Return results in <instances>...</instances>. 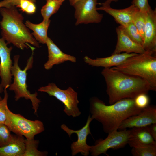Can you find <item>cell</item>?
I'll return each mask as SVG.
<instances>
[{
	"label": "cell",
	"mask_w": 156,
	"mask_h": 156,
	"mask_svg": "<svg viewBox=\"0 0 156 156\" xmlns=\"http://www.w3.org/2000/svg\"><path fill=\"white\" fill-rule=\"evenodd\" d=\"M143 109L136 107L134 99H122L110 105H106L96 97H92L90 100L91 118L100 122L104 131L107 134L118 130L124 120Z\"/></svg>",
	"instance_id": "6da1fadb"
},
{
	"label": "cell",
	"mask_w": 156,
	"mask_h": 156,
	"mask_svg": "<svg viewBox=\"0 0 156 156\" xmlns=\"http://www.w3.org/2000/svg\"><path fill=\"white\" fill-rule=\"evenodd\" d=\"M101 74L105 81L110 105L122 99H134L140 94H148L151 90L150 84L144 79L112 67L104 68Z\"/></svg>",
	"instance_id": "7a4b0ae2"
},
{
	"label": "cell",
	"mask_w": 156,
	"mask_h": 156,
	"mask_svg": "<svg viewBox=\"0 0 156 156\" xmlns=\"http://www.w3.org/2000/svg\"><path fill=\"white\" fill-rule=\"evenodd\" d=\"M0 13L2 17L0 22L2 38L7 44H12L21 50L29 48V44L40 47L38 42L23 23V17L15 6L0 8Z\"/></svg>",
	"instance_id": "3957f363"
},
{
	"label": "cell",
	"mask_w": 156,
	"mask_h": 156,
	"mask_svg": "<svg viewBox=\"0 0 156 156\" xmlns=\"http://www.w3.org/2000/svg\"><path fill=\"white\" fill-rule=\"evenodd\" d=\"M125 73L144 79L151 90H156V57L152 52L146 51L127 59L120 65L112 67Z\"/></svg>",
	"instance_id": "277c9868"
},
{
	"label": "cell",
	"mask_w": 156,
	"mask_h": 156,
	"mask_svg": "<svg viewBox=\"0 0 156 156\" xmlns=\"http://www.w3.org/2000/svg\"><path fill=\"white\" fill-rule=\"evenodd\" d=\"M29 47L32 51L31 55L27 60L26 66L23 70H22L18 65L19 55H16L14 56V62L11 69L12 75L14 77V81L13 83L10 84L9 89L14 91L16 101L23 98L26 100L30 99L34 110V113L36 114L41 101L37 98V92L31 94L27 90L26 83L27 71L32 67L34 50L35 49L34 47L30 45Z\"/></svg>",
	"instance_id": "5b68a950"
},
{
	"label": "cell",
	"mask_w": 156,
	"mask_h": 156,
	"mask_svg": "<svg viewBox=\"0 0 156 156\" xmlns=\"http://www.w3.org/2000/svg\"><path fill=\"white\" fill-rule=\"evenodd\" d=\"M7 119L5 124L11 131L16 135L25 136L26 139H34L35 136L44 130V124L41 121L31 120L26 118L19 114H15L8 107Z\"/></svg>",
	"instance_id": "8992f818"
},
{
	"label": "cell",
	"mask_w": 156,
	"mask_h": 156,
	"mask_svg": "<svg viewBox=\"0 0 156 156\" xmlns=\"http://www.w3.org/2000/svg\"><path fill=\"white\" fill-rule=\"evenodd\" d=\"M38 90L46 93L62 103L64 106L63 111L67 116L76 117L81 115V112L78 107L79 101L78 94L72 88L69 87L66 89L63 90L59 88L54 83H51L40 87Z\"/></svg>",
	"instance_id": "52a82bcc"
},
{
	"label": "cell",
	"mask_w": 156,
	"mask_h": 156,
	"mask_svg": "<svg viewBox=\"0 0 156 156\" xmlns=\"http://www.w3.org/2000/svg\"><path fill=\"white\" fill-rule=\"evenodd\" d=\"M130 130L116 131L108 134L105 139L96 140L94 145L91 146L90 153L92 156H98L107 153L109 149H118L124 147L128 143Z\"/></svg>",
	"instance_id": "ba28073f"
},
{
	"label": "cell",
	"mask_w": 156,
	"mask_h": 156,
	"mask_svg": "<svg viewBox=\"0 0 156 156\" xmlns=\"http://www.w3.org/2000/svg\"><path fill=\"white\" fill-rule=\"evenodd\" d=\"M98 0H79L73 6L75 10V25L100 23L103 15L97 12Z\"/></svg>",
	"instance_id": "9c48e42d"
},
{
	"label": "cell",
	"mask_w": 156,
	"mask_h": 156,
	"mask_svg": "<svg viewBox=\"0 0 156 156\" xmlns=\"http://www.w3.org/2000/svg\"><path fill=\"white\" fill-rule=\"evenodd\" d=\"M93 120L89 115L85 125L81 129L78 130H73L69 128L65 124H62L61 128L70 137L73 133H75L77 137L76 141L73 142L71 144V153L74 156L81 153L84 156H88L90 153L91 146L88 145L86 142L87 137L89 134H91L90 124Z\"/></svg>",
	"instance_id": "30bf717a"
},
{
	"label": "cell",
	"mask_w": 156,
	"mask_h": 156,
	"mask_svg": "<svg viewBox=\"0 0 156 156\" xmlns=\"http://www.w3.org/2000/svg\"><path fill=\"white\" fill-rule=\"evenodd\" d=\"M156 123V107L149 105L140 112L124 120L119 127V131L148 126Z\"/></svg>",
	"instance_id": "8fae6325"
},
{
	"label": "cell",
	"mask_w": 156,
	"mask_h": 156,
	"mask_svg": "<svg viewBox=\"0 0 156 156\" xmlns=\"http://www.w3.org/2000/svg\"><path fill=\"white\" fill-rule=\"evenodd\" d=\"M12 49V47H7L3 38H0V77L1 84L4 89L9 88L12 81L11 69L13 65L10 54Z\"/></svg>",
	"instance_id": "7c38bea8"
},
{
	"label": "cell",
	"mask_w": 156,
	"mask_h": 156,
	"mask_svg": "<svg viewBox=\"0 0 156 156\" xmlns=\"http://www.w3.org/2000/svg\"><path fill=\"white\" fill-rule=\"evenodd\" d=\"M146 51L156 52V10L146 12V22L142 45Z\"/></svg>",
	"instance_id": "4fadbf2b"
},
{
	"label": "cell",
	"mask_w": 156,
	"mask_h": 156,
	"mask_svg": "<svg viewBox=\"0 0 156 156\" xmlns=\"http://www.w3.org/2000/svg\"><path fill=\"white\" fill-rule=\"evenodd\" d=\"M117 41L115 49L112 54L120 53L122 52L140 54L146 51L142 46L133 40L120 25L116 28Z\"/></svg>",
	"instance_id": "5bb4252c"
},
{
	"label": "cell",
	"mask_w": 156,
	"mask_h": 156,
	"mask_svg": "<svg viewBox=\"0 0 156 156\" xmlns=\"http://www.w3.org/2000/svg\"><path fill=\"white\" fill-rule=\"evenodd\" d=\"M127 144L131 148H140L156 145V141L151 135L147 126L131 128Z\"/></svg>",
	"instance_id": "9a60e30c"
},
{
	"label": "cell",
	"mask_w": 156,
	"mask_h": 156,
	"mask_svg": "<svg viewBox=\"0 0 156 156\" xmlns=\"http://www.w3.org/2000/svg\"><path fill=\"white\" fill-rule=\"evenodd\" d=\"M46 44L47 47L48 55V60L44 65L45 69H51L54 65L65 61L76 62V59L75 57L63 53L49 37Z\"/></svg>",
	"instance_id": "2e32d148"
},
{
	"label": "cell",
	"mask_w": 156,
	"mask_h": 156,
	"mask_svg": "<svg viewBox=\"0 0 156 156\" xmlns=\"http://www.w3.org/2000/svg\"><path fill=\"white\" fill-rule=\"evenodd\" d=\"M138 54L124 53L112 54L108 57L92 59L87 56L84 58V61L88 65L93 67H103L104 68H111L118 66L127 59Z\"/></svg>",
	"instance_id": "e0dca14e"
},
{
	"label": "cell",
	"mask_w": 156,
	"mask_h": 156,
	"mask_svg": "<svg viewBox=\"0 0 156 156\" xmlns=\"http://www.w3.org/2000/svg\"><path fill=\"white\" fill-rule=\"evenodd\" d=\"M97 10L104 11L112 16L116 22L120 26L124 27L132 22L134 15L138 9L132 4L130 6L123 9H115L111 8L110 6H102L97 8Z\"/></svg>",
	"instance_id": "ac0fdd59"
},
{
	"label": "cell",
	"mask_w": 156,
	"mask_h": 156,
	"mask_svg": "<svg viewBox=\"0 0 156 156\" xmlns=\"http://www.w3.org/2000/svg\"><path fill=\"white\" fill-rule=\"evenodd\" d=\"M25 139L23 136L13 135L12 140L7 145L0 147V156H23Z\"/></svg>",
	"instance_id": "d6986e66"
},
{
	"label": "cell",
	"mask_w": 156,
	"mask_h": 156,
	"mask_svg": "<svg viewBox=\"0 0 156 156\" xmlns=\"http://www.w3.org/2000/svg\"><path fill=\"white\" fill-rule=\"evenodd\" d=\"M50 21V19L43 20L40 23L36 24L27 20L25 24L27 27L33 31L31 34L36 40L38 43L45 44L48 37L47 33Z\"/></svg>",
	"instance_id": "ffe728a7"
},
{
	"label": "cell",
	"mask_w": 156,
	"mask_h": 156,
	"mask_svg": "<svg viewBox=\"0 0 156 156\" xmlns=\"http://www.w3.org/2000/svg\"><path fill=\"white\" fill-rule=\"evenodd\" d=\"M25 148L23 156H45L48 155L46 151H41L38 149L39 141L34 138L25 139Z\"/></svg>",
	"instance_id": "44dd1931"
},
{
	"label": "cell",
	"mask_w": 156,
	"mask_h": 156,
	"mask_svg": "<svg viewBox=\"0 0 156 156\" xmlns=\"http://www.w3.org/2000/svg\"><path fill=\"white\" fill-rule=\"evenodd\" d=\"M46 4L41 10L43 20H49L51 16L56 13L62 5V2L54 0H47Z\"/></svg>",
	"instance_id": "7402d4cb"
},
{
	"label": "cell",
	"mask_w": 156,
	"mask_h": 156,
	"mask_svg": "<svg viewBox=\"0 0 156 156\" xmlns=\"http://www.w3.org/2000/svg\"><path fill=\"white\" fill-rule=\"evenodd\" d=\"M121 26L126 33L133 40L142 45L143 39L138 29L133 22L131 23L126 26Z\"/></svg>",
	"instance_id": "603a6c76"
},
{
	"label": "cell",
	"mask_w": 156,
	"mask_h": 156,
	"mask_svg": "<svg viewBox=\"0 0 156 156\" xmlns=\"http://www.w3.org/2000/svg\"><path fill=\"white\" fill-rule=\"evenodd\" d=\"M146 22V12L139 10L135 13L132 22L136 26L144 39Z\"/></svg>",
	"instance_id": "cb8c5ba5"
},
{
	"label": "cell",
	"mask_w": 156,
	"mask_h": 156,
	"mask_svg": "<svg viewBox=\"0 0 156 156\" xmlns=\"http://www.w3.org/2000/svg\"><path fill=\"white\" fill-rule=\"evenodd\" d=\"M132 148L131 153L133 156H156V145Z\"/></svg>",
	"instance_id": "d4e9b609"
},
{
	"label": "cell",
	"mask_w": 156,
	"mask_h": 156,
	"mask_svg": "<svg viewBox=\"0 0 156 156\" xmlns=\"http://www.w3.org/2000/svg\"><path fill=\"white\" fill-rule=\"evenodd\" d=\"M13 135L7 126L4 124H0V147L5 146L12 140Z\"/></svg>",
	"instance_id": "484cf974"
},
{
	"label": "cell",
	"mask_w": 156,
	"mask_h": 156,
	"mask_svg": "<svg viewBox=\"0 0 156 156\" xmlns=\"http://www.w3.org/2000/svg\"><path fill=\"white\" fill-rule=\"evenodd\" d=\"M6 89H4V97L0 101V124H5L7 119L6 109L8 107L7 101L8 95Z\"/></svg>",
	"instance_id": "4316f807"
},
{
	"label": "cell",
	"mask_w": 156,
	"mask_h": 156,
	"mask_svg": "<svg viewBox=\"0 0 156 156\" xmlns=\"http://www.w3.org/2000/svg\"><path fill=\"white\" fill-rule=\"evenodd\" d=\"M16 7L20 8L23 12L29 14L34 13L36 10L34 3L29 0H19Z\"/></svg>",
	"instance_id": "83f0119b"
},
{
	"label": "cell",
	"mask_w": 156,
	"mask_h": 156,
	"mask_svg": "<svg viewBox=\"0 0 156 156\" xmlns=\"http://www.w3.org/2000/svg\"><path fill=\"white\" fill-rule=\"evenodd\" d=\"M147 94H140L134 99L135 104L137 107L143 109L149 105L150 100Z\"/></svg>",
	"instance_id": "f1b7e54d"
},
{
	"label": "cell",
	"mask_w": 156,
	"mask_h": 156,
	"mask_svg": "<svg viewBox=\"0 0 156 156\" xmlns=\"http://www.w3.org/2000/svg\"><path fill=\"white\" fill-rule=\"evenodd\" d=\"M132 4L142 12H146L151 9L148 0H132Z\"/></svg>",
	"instance_id": "f546056e"
},
{
	"label": "cell",
	"mask_w": 156,
	"mask_h": 156,
	"mask_svg": "<svg viewBox=\"0 0 156 156\" xmlns=\"http://www.w3.org/2000/svg\"><path fill=\"white\" fill-rule=\"evenodd\" d=\"M148 127L151 135L156 141V123L152 124Z\"/></svg>",
	"instance_id": "4dcf8cb0"
},
{
	"label": "cell",
	"mask_w": 156,
	"mask_h": 156,
	"mask_svg": "<svg viewBox=\"0 0 156 156\" xmlns=\"http://www.w3.org/2000/svg\"><path fill=\"white\" fill-rule=\"evenodd\" d=\"M10 6V2L9 0H3L0 2V8L7 7Z\"/></svg>",
	"instance_id": "1f68e13d"
},
{
	"label": "cell",
	"mask_w": 156,
	"mask_h": 156,
	"mask_svg": "<svg viewBox=\"0 0 156 156\" xmlns=\"http://www.w3.org/2000/svg\"><path fill=\"white\" fill-rule=\"evenodd\" d=\"M118 0H106L104 2L101 4L102 6H110L111 3L112 2H116L118 1Z\"/></svg>",
	"instance_id": "d6a6232c"
},
{
	"label": "cell",
	"mask_w": 156,
	"mask_h": 156,
	"mask_svg": "<svg viewBox=\"0 0 156 156\" xmlns=\"http://www.w3.org/2000/svg\"><path fill=\"white\" fill-rule=\"evenodd\" d=\"M10 1V5L16 6L17 5L19 0H9ZM34 3L36 2V0H29Z\"/></svg>",
	"instance_id": "836d02e7"
},
{
	"label": "cell",
	"mask_w": 156,
	"mask_h": 156,
	"mask_svg": "<svg viewBox=\"0 0 156 156\" xmlns=\"http://www.w3.org/2000/svg\"><path fill=\"white\" fill-rule=\"evenodd\" d=\"M4 88L1 85V84H0V101L2 99V98L1 97L0 94L2 93L3 92H4Z\"/></svg>",
	"instance_id": "e575fe53"
},
{
	"label": "cell",
	"mask_w": 156,
	"mask_h": 156,
	"mask_svg": "<svg viewBox=\"0 0 156 156\" xmlns=\"http://www.w3.org/2000/svg\"><path fill=\"white\" fill-rule=\"evenodd\" d=\"M70 4L71 6H73L74 4L79 0H69Z\"/></svg>",
	"instance_id": "d590c367"
},
{
	"label": "cell",
	"mask_w": 156,
	"mask_h": 156,
	"mask_svg": "<svg viewBox=\"0 0 156 156\" xmlns=\"http://www.w3.org/2000/svg\"><path fill=\"white\" fill-rule=\"evenodd\" d=\"M55 0V1H59L62 2V3H63L65 1V0Z\"/></svg>",
	"instance_id": "8d00e7d4"
}]
</instances>
